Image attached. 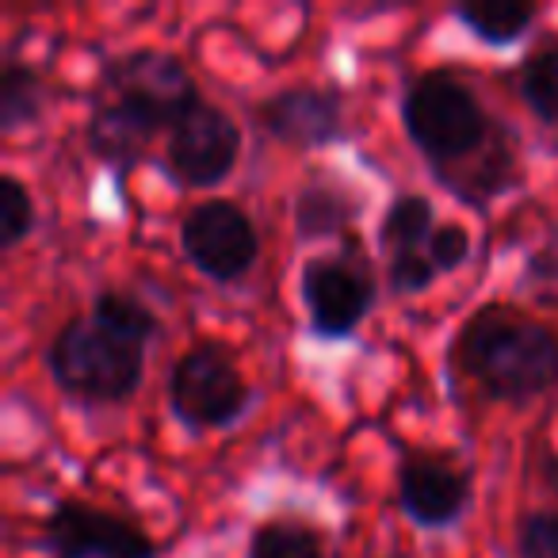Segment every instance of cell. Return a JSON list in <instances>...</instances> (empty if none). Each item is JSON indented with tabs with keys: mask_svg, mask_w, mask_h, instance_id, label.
<instances>
[{
	"mask_svg": "<svg viewBox=\"0 0 558 558\" xmlns=\"http://www.w3.org/2000/svg\"><path fill=\"white\" fill-rule=\"evenodd\" d=\"M398 119L433 177L474 207H486L517 180L512 134L451 65L413 73L398 100Z\"/></svg>",
	"mask_w": 558,
	"mask_h": 558,
	"instance_id": "obj_1",
	"label": "cell"
},
{
	"mask_svg": "<svg viewBox=\"0 0 558 558\" xmlns=\"http://www.w3.org/2000/svg\"><path fill=\"white\" fill-rule=\"evenodd\" d=\"M161 318L123 288H100L85 314L70 318L47 344V372L70 402L123 405L146 379L149 341Z\"/></svg>",
	"mask_w": 558,
	"mask_h": 558,
	"instance_id": "obj_2",
	"label": "cell"
},
{
	"mask_svg": "<svg viewBox=\"0 0 558 558\" xmlns=\"http://www.w3.org/2000/svg\"><path fill=\"white\" fill-rule=\"evenodd\" d=\"M444 364L451 379L478 390L482 402H535L558 387V329L524 306L489 299L459 322Z\"/></svg>",
	"mask_w": 558,
	"mask_h": 558,
	"instance_id": "obj_3",
	"label": "cell"
},
{
	"mask_svg": "<svg viewBox=\"0 0 558 558\" xmlns=\"http://www.w3.org/2000/svg\"><path fill=\"white\" fill-rule=\"evenodd\" d=\"M165 402L172 421L187 433H222L248 413L253 387L226 344L195 341L172 360Z\"/></svg>",
	"mask_w": 558,
	"mask_h": 558,
	"instance_id": "obj_4",
	"label": "cell"
},
{
	"mask_svg": "<svg viewBox=\"0 0 558 558\" xmlns=\"http://www.w3.org/2000/svg\"><path fill=\"white\" fill-rule=\"evenodd\" d=\"M299 299L311 337L349 341L372 318L379 276L356 245H344L341 253H314L299 268Z\"/></svg>",
	"mask_w": 558,
	"mask_h": 558,
	"instance_id": "obj_5",
	"label": "cell"
},
{
	"mask_svg": "<svg viewBox=\"0 0 558 558\" xmlns=\"http://www.w3.org/2000/svg\"><path fill=\"white\" fill-rule=\"evenodd\" d=\"M104 93L138 116L157 134H169L187 111L203 104L199 85L180 54L161 47H134L104 62Z\"/></svg>",
	"mask_w": 558,
	"mask_h": 558,
	"instance_id": "obj_6",
	"label": "cell"
},
{
	"mask_svg": "<svg viewBox=\"0 0 558 558\" xmlns=\"http://www.w3.org/2000/svg\"><path fill=\"white\" fill-rule=\"evenodd\" d=\"M180 256L210 283H241L260 256V233L241 203L226 195H207L192 203L177 222Z\"/></svg>",
	"mask_w": 558,
	"mask_h": 558,
	"instance_id": "obj_7",
	"label": "cell"
},
{
	"mask_svg": "<svg viewBox=\"0 0 558 558\" xmlns=\"http://www.w3.org/2000/svg\"><path fill=\"white\" fill-rule=\"evenodd\" d=\"M35 547L50 558H161V543L146 527L81 497H62L50 505Z\"/></svg>",
	"mask_w": 558,
	"mask_h": 558,
	"instance_id": "obj_8",
	"label": "cell"
},
{
	"mask_svg": "<svg viewBox=\"0 0 558 558\" xmlns=\"http://www.w3.org/2000/svg\"><path fill=\"white\" fill-rule=\"evenodd\" d=\"M440 230L436 203L421 192H398L379 215V253H383V279L387 291L398 299L425 295L440 271L433 264V238Z\"/></svg>",
	"mask_w": 558,
	"mask_h": 558,
	"instance_id": "obj_9",
	"label": "cell"
},
{
	"mask_svg": "<svg viewBox=\"0 0 558 558\" xmlns=\"http://www.w3.org/2000/svg\"><path fill=\"white\" fill-rule=\"evenodd\" d=\"M398 509L425 532H444L459 524L471 509L474 478L456 456L398 444Z\"/></svg>",
	"mask_w": 558,
	"mask_h": 558,
	"instance_id": "obj_10",
	"label": "cell"
},
{
	"mask_svg": "<svg viewBox=\"0 0 558 558\" xmlns=\"http://www.w3.org/2000/svg\"><path fill=\"white\" fill-rule=\"evenodd\" d=\"M241 157V126L230 111L203 100L165 134V169L177 184L207 192L230 180Z\"/></svg>",
	"mask_w": 558,
	"mask_h": 558,
	"instance_id": "obj_11",
	"label": "cell"
},
{
	"mask_svg": "<svg viewBox=\"0 0 558 558\" xmlns=\"http://www.w3.org/2000/svg\"><path fill=\"white\" fill-rule=\"evenodd\" d=\"M256 123L288 149H326L344 142V93L337 85L295 81L256 104Z\"/></svg>",
	"mask_w": 558,
	"mask_h": 558,
	"instance_id": "obj_12",
	"label": "cell"
},
{
	"mask_svg": "<svg viewBox=\"0 0 558 558\" xmlns=\"http://www.w3.org/2000/svg\"><path fill=\"white\" fill-rule=\"evenodd\" d=\"M157 138L154 126H146L138 116L119 108L116 100H100L85 123V146L96 161L108 165L116 177H126L134 165L146 161L149 142Z\"/></svg>",
	"mask_w": 558,
	"mask_h": 558,
	"instance_id": "obj_13",
	"label": "cell"
},
{
	"mask_svg": "<svg viewBox=\"0 0 558 558\" xmlns=\"http://www.w3.org/2000/svg\"><path fill=\"white\" fill-rule=\"evenodd\" d=\"M360 215V203L341 180H303L291 199V222H295V238L303 245H318V241L349 238L352 222Z\"/></svg>",
	"mask_w": 558,
	"mask_h": 558,
	"instance_id": "obj_14",
	"label": "cell"
},
{
	"mask_svg": "<svg viewBox=\"0 0 558 558\" xmlns=\"http://www.w3.org/2000/svg\"><path fill=\"white\" fill-rule=\"evenodd\" d=\"M451 16L459 20V27H466V35L482 43V47L509 50L520 47L527 35L535 32L543 9L527 4V0H482V4H456Z\"/></svg>",
	"mask_w": 558,
	"mask_h": 558,
	"instance_id": "obj_15",
	"label": "cell"
},
{
	"mask_svg": "<svg viewBox=\"0 0 558 558\" xmlns=\"http://www.w3.org/2000/svg\"><path fill=\"white\" fill-rule=\"evenodd\" d=\"M517 96L543 126H558V35H543L517 70Z\"/></svg>",
	"mask_w": 558,
	"mask_h": 558,
	"instance_id": "obj_16",
	"label": "cell"
},
{
	"mask_svg": "<svg viewBox=\"0 0 558 558\" xmlns=\"http://www.w3.org/2000/svg\"><path fill=\"white\" fill-rule=\"evenodd\" d=\"M43 108H47V81L39 77V70L20 58H4L0 62V131L12 134L20 126L39 123Z\"/></svg>",
	"mask_w": 558,
	"mask_h": 558,
	"instance_id": "obj_17",
	"label": "cell"
},
{
	"mask_svg": "<svg viewBox=\"0 0 558 558\" xmlns=\"http://www.w3.org/2000/svg\"><path fill=\"white\" fill-rule=\"evenodd\" d=\"M245 558H326V539L306 520L264 517L248 532Z\"/></svg>",
	"mask_w": 558,
	"mask_h": 558,
	"instance_id": "obj_18",
	"label": "cell"
},
{
	"mask_svg": "<svg viewBox=\"0 0 558 558\" xmlns=\"http://www.w3.org/2000/svg\"><path fill=\"white\" fill-rule=\"evenodd\" d=\"M35 222V195L24 184L20 172H0V248L12 253L16 245H24L32 238Z\"/></svg>",
	"mask_w": 558,
	"mask_h": 558,
	"instance_id": "obj_19",
	"label": "cell"
},
{
	"mask_svg": "<svg viewBox=\"0 0 558 558\" xmlns=\"http://www.w3.org/2000/svg\"><path fill=\"white\" fill-rule=\"evenodd\" d=\"M517 558H558V509H532L512 527Z\"/></svg>",
	"mask_w": 558,
	"mask_h": 558,
	"instance_id": "obj_20",
	"label": "cell"
},
{
	"mask_svg": "<svg viewBox=\"0 0 558 558\" xmlns=\"http://www.w3.org/2000/svg\"><path fill=\"white\" fill-rule=\"evenodd\" d=\"M466 256H471V230H466L463 222H440V230H436V238H433L436 271L448 276V271L463 268Z\"/></svg>",
	"mask_w": 558,
	"mask_h": 558,
	"instance_id": "obj_21",
	"label": "cell"
}]
</instances>
